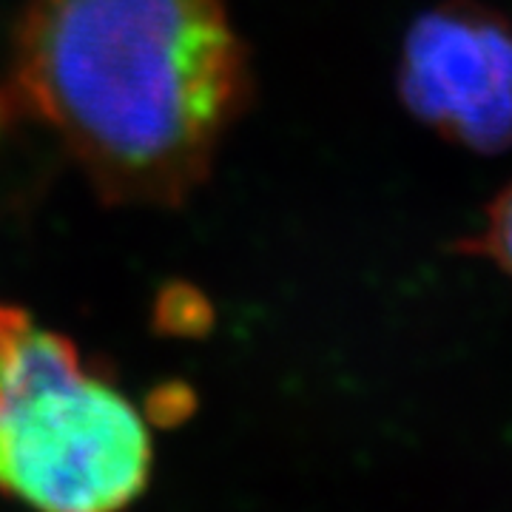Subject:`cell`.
Returning a JSON list of instances; mask_svg holds the SVG:
<instances>
[{"label":"cell","mask_w":512,"mask_h":512,"mask_svg":"<svg viewBox=\"0 0 512 512\" xmlns=\"http://www.w3.org/2000/svg\"><path fill=\"white\" fill-rule=\"evenodd\" d=\"M399 97L421 126L473 154L512 148V20L481 0H441L410 23Z\"/></svg>","instance_id":"obj_3"},{"label":"cell","mask_w":512,"mask_h":512,"mask_svg":"<svg viewBox=\"0 0 512 512\" xmlns=\"http://www.w3.org/2000/svg\"><path fill=\"white\" fill-rule=\"evenodd\" d=\"M151 453L143 413L66 336L0 302V493L32 512H123Z\"/></svg>","instance_id":"obj_2"},{"label":"cell","mask_w":512,"mask_h":512,"mask_svg":"<svg viewBox=\"0 0 512 512\" xmlns=\"http://www.w3.org/2000/svg\"><path fill=\"white\" fill-rule=\"evenodd\" d=\"M453 254L484 259L512 282V180L487 202L478 228L458 239Z\"/></svg>","instance_id":"obj_4"},{"label":"cell","mask_w":512,"mask_h":512,"mask_svg":"<svg viewBox=\"0 0 512 512\" xmlns=\"http://www.w3.org/2000/svg\"><path fill=\"white\" fill-rule=\"evenodd\" d=\"M15 83L106 200L174 205L205 180L248 69L225 0H32Z\"/></svg>","instance_id":"obj_1"}]
</instances>
